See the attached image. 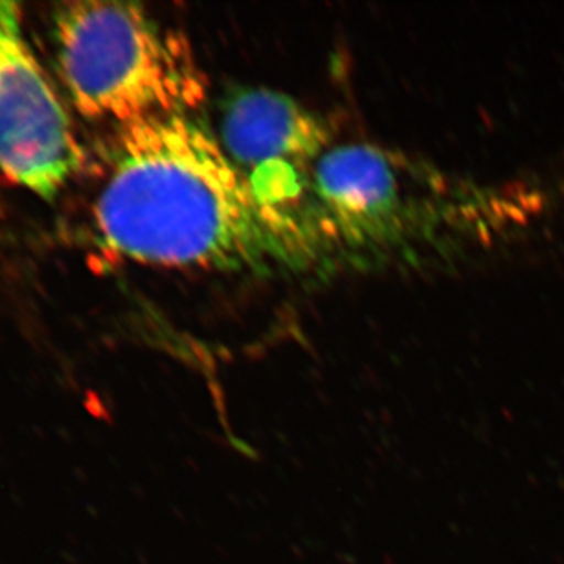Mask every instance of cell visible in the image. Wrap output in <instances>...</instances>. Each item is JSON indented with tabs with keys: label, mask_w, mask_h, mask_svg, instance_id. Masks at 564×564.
<instances>
[{
	"label": "cell",
	"mask_w": 564,
	"mask_h": 564,
	"mask_svg": "<svg viewBox=\"0 0 564 564\" xmlns=\"http://www.w3.org/2000/svg\"><path fill=\"white\" fill-rule=\"evenodd\" d=\"M113 163L93 220L115 254L204 270H265L304 254L296 226L187 115L120 129Z\"/></svg>",
	"instance_id": "1"
},
{
	"label": "cell",
	"mask_w": 564,
	"mask_h": 564,
	"mask_svg": "<svg viewBox=\"0 0 564 564\" xmlns=\"http://www.w3.org/2000/svg\"><path fill=\"white\" fill-rule=\"evenodd\" d=\"M55 62L70 102L120 129L185 115L206 98L191 43L131 2L62 3L52 14Z\"/></svg>",
	"instance_id": "2"
},
{
	"label": "cell",
	"mask_w": 564,
	"mask_h": 564,
	"mask_svg": "<svg viewBox=\"0 0 564 564\" xmlns=\"http://www.w3.org/2000/svg\"><path fill=\"white\" fill-rule=\"evenodd\" d=\"M82 163L73 122L33 54L20 6L0 0V172L51 199Z\"/></svg>",
	"instance_id": "3"
},
{
	"label": "cell",
	"mask_w": 564,
	"mask_h": 564,
	"mask_svg": "<svg viewBox=\"0 0 564 564\" xmlns=\"http://www.w3.org/2000/svg\"><path fill=\"white\" fill-rule=\"evenodd\" d=\"M221 135L223 150L252 188L262 176L270 181L317 163L329 141L313 111L267 88L232 96L223 113Z\"/></svg>",
	"instance_id": "4"
}]
</instances>
